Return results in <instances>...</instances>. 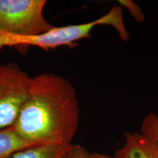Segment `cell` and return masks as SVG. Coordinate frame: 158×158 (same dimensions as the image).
Returning a JSON list of instances; mask_svg holds the SVG:
<instances>
[{
    "mask_svg": "<svg viewBox=\"0 0 158 158\" xmlns=\"http://www.w3.org/2000/svg\"><path fill=\"white\" fill-rule=\"evenodd\" d=\"M79 117L73 84L62 76L46 73L31 78L28 97L13 127L35 146L72 144Z\"/></svg>",
    "mask_w": 158,
    "mask_h": 158,
    "instance_id": "cell-1",
    "label": "cell"
},
{
    "mask_svg": "<svg viewBox=\"0 0 158 158\" xmlns=\"http://www.w3.org/2000/svg\"><path fill=\"white\" fill-rule=\"evenodd\" d=\"M120 23L118 12L110 9L106 15L92 22L81 24L54 27L45 34L37 36H21L11 35L0 31V48L9 46H37L48 51L60 46H72L77 41L91 37V31L94 27L100 25H110L116 28Z\"/></svg>",
    "mask_w": 158,
    "mask_h": 158,
    "instance_id": "cell-2",
    "label": "cell"
},
{
    "mask_svg": "<svg viewBox=\"0 0 158 158\" xmlns=\"http://www.w3.org/2000/svg\"><path fill=\"white\" fill-rule=\"evenodd\" d=\"M45 0H0V31L37 36L54 27L43 16Z\"/></svg>",
    "mask_w": 158,
    "mask_h": 158,
    "instance_id": "cell-3",
    "label": "cell"
},
{
    "mask_svg": "<svg viewBox=\"0 0 158 158\" xmlns=\"http://www.w3.org/2000/svg\"><path fill=\"white\" fill-rule=\"evenodd\" d=\"M30 80L16 63L0 64V130L14 126L28 97Z\"/></svg>",
    "mask_w": 158,
    "mask_h": 158,
    "instance_id": "cell-4",
    "label": "cell"
},
{
    "mask_svg": "<svg viewBox=\"0 0 158 158\" xmlns=\"http://www.w3.org/2000/svg\"><path fill=\"white\" fill-rule=\"evenodd\" d=\"M114 158H158V138L141 131L125 133L124 143Z\"/></svg>",
    "mask_w": 158,
    "mask_h": 158,
    "instance_id": "cell-5",
    "label": "cell"
},
{
    "mask_svg": "<svg viewBox=\"0 0 158 158\" xmlns=\"http://www.w3.org/2000/svg\"><path fill=\"white\" fill-rule=\"evenodd\" d=\"M72 144H45L27 148L8 158H65Z\"/></svg>",
    "mask_w": 158,
    "mask_h": 158,
    "instance_id": "cell-6",
    "label": "cell"
},
{
    "mask_svg": "<svg viewBox=\"0 0 158 158\" xmlns=\"http://www.w3.org/2000/svg\"><path fill=\"white\" fill-rule=\"evenodd\" d=\"M35 147L21 137L14 127L0 130V158H8L13 154Z\"/></svg>",
    "mask_w": 158,
    "mask_h": 158,
    "instance_id": "cell-7",
    "label": "cell"
},
{
    "mask_svg": "<svg viewBox=\"0 0 158 158\" xmlns=\"http://www.w3.org/2000/svg\"><path fill=\"white\" fill-rule=\"evenodd\" d=\"M141 131L158 138V116L155 114L148 115L143 120Z\"/></svg>",
    "mask_w": 158,
    "mask_h": 158,
    "instance_id": "cell-8",
    "label": "cell"
},
{
    "mask_svg": "<svg viewBox=\"0 0 158 158\" xmlns=\"http://www.w3.org/2000/svg\"><path fill=\"white\" fill-rule=\"evenodd\" d=\"M91 154L81 145H73L65 158H90Z\"/></svg>",
    "mask_w": 158,
    "mask_h": 158,
    "instance_id": "cell-9",
    "label": "cell"
},
{
    "mask_svg": "<svg viewBox=\"0 0 158 158\" xmlns=\"http://www.w3.org/2000/svg\"><path fill=\"white\" fill-rule=\"evenodd\" d=\"M119 2H122V5H124V6L127 7L128 10L131 12L134 17L138 20V21H142L143 19V14L142 13L141 8L134 3L132 1H119Z\"/></svg>",
    "mask_w": 158,
    "mask_h": 158,
    "instance_id": "cell-10",
    "label": "cell"
},
{
    "mask_svg": "<svg viewBox=\"0 0 158 158\" xmlns=\"http://www.w3.org/2000/svg\"><path fill=\"white\" fill-rule=\"evenodd\" d=\"M90 158H114V157H110V156L101 153H94L91 154Z\"/></svg>",
    "mask_w": 158,
    "mask_h": 158,
    "instance_id": "cell-11",
    "label": "cell"
}]
</instances>
